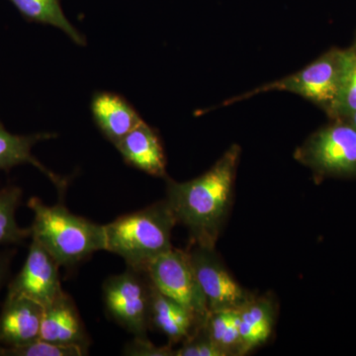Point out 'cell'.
Instances as JSON below:
<instances>
[{"label": "cell", "instance_id": "obj_1", "mask_svg": "<svg viewBox=\"0 0 356 356\" xmlns=\"http://www.w3.org/2000/svg\"><path fill=\"white\" fill-rule=\"evenodd\" d=\"M242 149L238 144L222 154L200 177L177 182L166 177V199L177 224L188 229L194 245L215 248L233 203Z\"/></svg>", "mask_w": 356, "mask_h": 356}, {"label": "cell", "instance_id": "obj_2", "mask_svg": "<svg viewBox=\"0 0 356 356\" xmlns=\"http://www.w3.org/2000/svg\"><path fill=\"white\" fill-rule=\"evenodd\" d=\"M177 219L168 201L117 218L103 225L105 250L121 257L138 271L172 248V233Z\"/></svg>", "mask_w": 356, "mask_h": 356}, {"label": "cell", "instance_id": "obj_3", "mask_svg": "<svg viewBox=\"0 0 356 356\" xmlns=\"http://www.w3.org/2000/svg\"><path fill=\"white\" fill-rule=\"evenodd\" d=\"M27 205L34 213L31 240L39 243L58 266H72L105 250L103 225L72 214L62 204L49 206L33 197Z\"/></svg>", "mask_w": 356, "mask_h": 356}, {"label": "cell", "instance_id": "obj_4", "mask_svg": "<svg viewBox=\"0 0 356 356\" xmlns=\"http://www.w3.org/2000/svg\"><path fill=\"white\" fill-rule=\"evenodd\" d=\"M318 129L297 147L294 159L316 178H356V130L343 119Z\"/></svg>", "mask_w": 356, "mask_h": 356}, {"label": "cell", "instance_id": "obj_5", "mask_svg": "<svg viewBox=\"0 0 356 356\" xmlns=\"http://www.w3.org/2000/svg\"><path fill=\"white\" fill-rule=\"evenodd\" d=\"M341 69L343 50L332 49L303 70L278 81L264 84L261 88L248 91L242 95L231 98L222 103V105L228 106L261 93L286 91L310 100L324 109L327 114L339 92Z\"/></svg>", "mask_w": 356, "mask_h": 356}, {"label": "cell", "instance_id": "obj_6", "mask_svg": "<svg viewBox=\"0 0 356 356\" xmlns=\"http://www.w3.org/2000/svg\"><path fill=\"white\" fill-rule=\"evenodd\" d=\"M151 290L147 273L130 267L125 273L110 276L103 284V300L109 317L135 337H147Z\"/></svg>", "mask_w": 356, "mask_h": 356}, {"label": "cell", "instance_id": "obj_7", "mask_svg": "<svg viewBox=\"0 0 356 356\" xmlns=\"http://www.w3.org/2000/svg\"><path fill=\"white\" fill-rule=\"evenodd\" d=\"M145 273L159 292L191 311L199 324L205 322L210 311L199 286L188 250L172 247L156 257Z\"/></svg>", "mask_w": 356, "mask_h": 356}, {"label": "cell", "instance_id": "obj_8", "mask_svg": "<svg viewBox=\"0 0 356 356\" xmlns=\"http://www.w3.org/2000/svg\"><path fill=\"white\" fill-rule=\"evenodd\" d=\"M188 252L209 311L240 308L254 296L229 273L215 248L195 245Z\"/></svg>", "mask_w": 356, "mask_h": 356}, {"label": "cell", "instance_id": "obj_9", "mask_svg": "<svg viewBox=\"0 0 356 356\" xmlns=\"http://www.w3.org/2000/svg\"><path fill=\"white\" fill-rule=\"evenodd\" d=\"M58 264L39 243L32 240L24 266L9 284L7 297H24L46 307L62 296Z\"/></svg>", "mask_w": 356, "mask_h": 356}, {"label": "cell", "instance_id": "obj_10", "mask_svg": "<svg viewBox=\"0 0 356 356\" xmlns=\"http://www.w3.org/2000/svg\"><path fill=\"white\" fill-rule=\"evenodd\" d=\"M44 307L24 297H7L0 314V346L19 348L40 339Z\"/></svg>", "mask_w": 356, "mask_h": 356}, {"label": "cell", "instance_id": "obj_11", "mask_svg": "<svg viewBox=\"0 0 356 356\" xmlns=\"http://www.w3.org/2000/svg\"><path fill=\"white\" fill-rule=\"evenodd\" d=\"M115 147L128 165L152 177H166V159L158 133L143 120Z\"/></svg>", "mask_w": 356, "mask_h": 356}, {"label": "cell", "instance_id": "obj_12", "mask_svg": "<svg viewBox=\"0 0 356 356\" xmlns=\"http://www.w3.org/2000/svg\"><path fill=\"white\" fill-rule=\"evenodd\" d=\"M40 339L88 348L86 327L74 301L67 293L44 307Z\"/></svg>", "mask_w": 356, "mask_h": 356}, {"label": "cell", "instance_id": "obj_13", "mask_svg": "<svg viewBox=\"0 0 356 356\" xmlns=\"http://www.w3.org/2000/svg\"><path fill=\"white\" fill-rule=\"evenodd\" d=\"M91 112L96 126L114 146L143 121L127 99L107 91L95 93Z\"/></svg>", "mask_w": 356, "mask_h": 356}, {"label": "cell", "instance_id": "obj_14", "mask_svg": "<svg viewBox=\"0 0 356 356\" xmlns=\"http://www.w3.org/2000/svg\"><path fill=\"white\" fill-rule=\"evenodd\" d=\"M277 306L270 295L252 296L240 309V356L264 346L273 336Z\"/></svg>", "mask_w": 356, "mask_h": 356}, {"label": "cell", "instance_id": "obj_15", "mask_svg": "<svg viewBox=\"0 0 356 356\" xmlns=\"http://www.w3.org/2000/svg\"><path fill=\"white\" fill-rule=\"evenodd\" d=\"M55 134L36 133L32 135H15L0 123V170H10L14 166L31 165L43 172L56 185L58 191H64L67 182L58 177L33 156V147L40 142L53 139Z\"/></svg>", "mask_w": 356, "mask_h": 356}, {"label": "cell", "instance_id": "obj_16", "mask_svg": "<svg viewBox=\"0 0 356 356\" xmlns=\"http://www.w3.org/2000/svg\"><path fill=\"white\" fill-rule=\"evenodd\" d=\"M198 325L191 311L159 292L152 283L149 327L165 334L170 343H177L191 336Z\"/></svg>", "mask_w": 356, "mask_h": 356}, {"label": "cell", "instance_id": "obj_17", "mask_svg": "<svg viewBox=\"0 0 356 356\" xmlns=\"http://www.w3.org/2000/svg\"><path fill=\"white\" fill-rule=\"evenodd\" d=\"M18 13L30 22L50 25L65 33L74 43L86 46L83 35L70 22L60 0H9Z\"/></svg>", "mask_w": 356, "mask_h": 356}, {"label": "cell", "instance_id": "obj_18", "mask_svg": "<svg viewBox=\"0 0 356 356\" xmlns=\"http://www.w3.org/2000/svg\"><path fill=\"white\" fill-rule=\"evenodd\" d=\"M240 309L210 311L204 322L210 339L227 356H240Z\"/></svg>", "mask_w": 356, "mask_h": 356}, {"label": "cell", "instance_id": "obj_19", "mask_svg": "<svg viewBox=\"0 0 356 356\" xmlns=\"http://www.w3.org/2000/svg\"><path fill=\"white\" fill-rule=\"evenodd\" d=\"M22 196V189L15 185L0 189V245H18L31 238V229L21 228L16 222Z\"/></svg>", "mask_w": 356, "mask_h": 356}, {"label": "cell", "instance_id": "obj_20", "mask_svg": "<svg viewBox=\"0 0 356 356\" xmlns=\"http://www.w3.org/2000/svg\"><path fill=\"white\" fill-rule=\"evenodd\" d=\"M356 111V51L343 50V69L336 100L329 115L332 119L346 118Z\"/></svg>", "mask_w": 356, "mask_h": 356}, {"label": "cell", "instance_id": "obj_21", "mask_svg": "<svg viewBox=\"0 0 356 356\" xmlns=\"http://www.w3.org/2000/svg\"><path fill=\"white\" fill-rule=\"evenodd\" d=\"M88 355V346L64 344L37 339L19 348H4V356H83Z\"/></svg>", "mask_w": 356, "mask_h": 356}, {"label": "cell", "instance_id": "obj_22", "mask_svg": "<svg viewBox=\"0 0 356 356\" xmlns=\"http://www.w3.org/2000/svg\"><path fill=\"white\" fill-rule=\"evenodd\" d=\"M173 356H227L206 331L204 323L195 327L191 336L182 341L181 348Z\"/></svg>", "mask_w": 356, "mask_h": 356}, {"label": "cell", "instance_id": "obj_23", "mask_svg": "<svg viewBox=\"0 0 356 356\" xmlns=\"http://www.w3.org/2000/svg\"><path fill=\"white\" fill-rule=\"evenodd\" d=\"M175 350L172 344L166 346H156L147 337H135L132 343L126 346L124 355L134 356H173Z\"/></svg>", "mask_w": 356, "mask_h": 356}, {"label": "cell", "instance_id": "obj_24", "mask_svg": "<svg viewBox=\"0 0 356 356\" xmlns=\"http://www.w3.org/2000/svg\"><path fill=\"white\" fill-rule=\"evenodd\" d=\"M13 254L9 252H0V289L3 286L9 273V266Z\"/></svg>", "mask_w": 356, "mask_h": 356}, {"label": "cell", "instance_id": "obj_25", "mask_svg": "<svg viewBox=\"0 0 356 356\" xmlns=\"http://www.w3.org/2000/svg\"><path fill=\"white\" fill-rule=\"evenodd\" d=\"M341 119L348 121V123H350V125L353 126V127L355 128L356 130V111L353 112V113H351L350 115H348V116L346 117V118Z\"/></svg>", "mask_w": 356, "mask_h": 356}, {"label": "cell", "instance_id": "obj_26", "mask_svg": "<svg viewBox=\"0 0 356 356\" xmlns=\"http://www.w3.org/2000/svg\"><path fill=\"white\" fill-rule=\"evenodd\" d=\"M0 356H4V346H0Z\"/></svg>", "mask_w": 356, "mask_h": 356}, {"label": "cell", "instance_id": "obj_27", "mask_svg": "<svg viewBox=\"0 0 356 356\" xmlns=\"http://www.w3.org/2000/svg\"><path fill=\"white\" fill-rule=\"evenodd\" d=\"M353 48L355 49V50L356 51V41H355V44H353Z\"/></svg>", "mask_w": 356, "mask_h": 356}]
</instances>
